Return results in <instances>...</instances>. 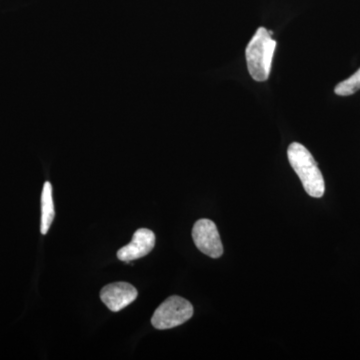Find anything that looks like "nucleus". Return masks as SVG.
Wrapping results in <instances>:
<instances>
[{
    "instance_id": "f257e3e1",
    "label": "nucleus",
    "mask_w": 360,
    "mask_h": 360,
    "mask_svg": "<svg viewBox=\"0 0 360 360\" xmlns=\"http://www.w3.org/2000/svg\"><path fill=\"white\" fill-rule=\"evenodd\" d=\"M274 32L266 28H258L246 47L245 56L251 77L258 82H266L271 70L272 59L276 41L272 39Z\"/></svg>"
},
{
    "instance_id": "f03ea898",
    "label": "nucleus",
    "mask_w": 360,
    "mask_h": 360,
    "mask_svg": "<svg viewBox=\"0 0 360 360\" xmlns=\"http://www.w3.org/2000/svg\"><path fill=\"white\" fill-rule=\"evenodd\" d=\"M288 156L307 194L315 198H322L326 191V184L321 169L309 149L298 142H293L288 149Z\"/></svg>"
},
{
    "instance_id": "7ed1b4c3",
    "label": "nucleus",
    "mask_w": 360,
    "mask_h": 360,
    "mask_svg": "<svg viewBox=\"0 0 360 360\" xmlns=\"http://www.w3.org/2000/svg\"><path fill=\"white\" fill-rule=\"evenodd\" d=\"M193 315V307L186 298L170 296L156 309L151 323L156 329H170L181 326Z\"/></svg>"
},
{
    "instance_id": "20e7f679",
    "label": "nucleus",
    "mask_w": 360,
    "mask_h": 360,
    "mask_svg": "<svg viewBox=\"0 0 360 360\" xmlns=\"http://www.w3.org/2000/svg\"><path fill=\"white\" fill-rule=\"evenodd\" d=\"M193 238L196 248L207 257L219 258L224 253L219 232L212 220H198L193 226Z\"/></svg>"
},
{
    "instance_id": "39448f33",
    "label": "nucleus",
    "mask_w": 360,
    "mask_h": 360,
    "mask_svg": "<svg viewBox=\"0 0 360 360\" xmlns=\"http://www.w3.org/2000/svg\"><path fill=\"white\" fill-rule=\"evenodd\" d=\"M139 292L127 283H115L104 286L101 291V302L113 312L120 311L136 300Z\"/></svg>"
},
{
    "instance_id": "423d86ee",
    "label": "nucleus",
    "mask_w": 360,
    "mask_h": 360,
    "mask_svg": "<svg viewBox=\"0 0 360 360\" xmlns=\"http://www.w3.org/2000/svg\"><path fill=\"white\" fill-rule=\"evenodd\" d=\"M155 234L148 229H139L134 232V238L129 245L117 251L118 259L130 262L146 257L155 248Z\"/></svg>"
},
{
    "instance_id": "0eeeda50",
    "label": "nucleus",
    "mask_w": 360,
    "mask_h": 360,
    "mask_svg": "<svg viewBox=\"0 0 360 360\" xmlns=\"http://www.w3.org/2000/svg\"><path fill=\"white\" fill-rule=\"evenodd\" d=\"M56 217L53 198H52V186L49 181L44 184L41 194V225L40 231L45 236L51 229L52 221Z\"/></svg>"
},
{
    "instance_id": "6e6552de",
    "label": "nucleus",
    "mask_w": 360,
    "mask_h": 360,
    "mask_svg": "<svg viewBox=\"0 0 360 360\" xmlns=\"http://www.w3.org/2000/svg\"><path fill=\"white\" fill-rule=\"evenodd\" d=\"M360 89V68L354 75L336 85L335 92L338 96H352Z\"/></svg>"
}]
</instances>
